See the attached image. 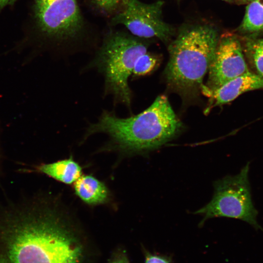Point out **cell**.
<instances>
[{
  "instance_id": "obj_5",
  "label": "cell",
  "mask_w": 263,
  "mask_h": 263,
  "mask_svg": "<svg viewBox=\"0 0 263 263\" xmlns=\"http://www.w3.org/2000/svg\"><path fill=\"white\" fill-rule=\"evenodd\" d=\"M249 169L247 163L238 174L215 181L211 200L194 212L203 216L200 225L208 219L222 217L242 220L256 230L263 231L257 221L258 211L252 201Z\"/></svg>"
},
{
  "instance_id": "obj_14",
  "label": "cell",
  "mask_w": 263,
  "mask_h": 263,
  "mask_svg": "<svg viewBox=\"0 0 263 263\" xmlns=\"http://www.w3.org/2000/svg\"><path fill=\"white\" fill-rule=\"evenodd\" d=\"M158 62L156 56L148 52L138 57L134 65L132 76V78L150 74L156 67Z\"/></svg>"
},
{
  "instance_id": "obj_3",
  "label": "cell",
  "mask_w": 263,
  "mask_h": 263,
  "mask_svg": "<svg viewBox=\"0 0 263 263\" xmlns=\"http://www.w3.org/2000/svg\"><path fill=\"white\" fill-rule=\"evenodd\" d=\"M219 37L217 30L208 25H195L180 32L169 46V59L165 72L172 89L187 95L201 89Z\"/></svg>"
},
{
  "instance_id": "obj_6",
  "label": "cell",
  "mask_w": 263,
  "mask_h": 263,
  "mask_svg": "<svg viewBox=\"0 0 263 263\" xmlns=\"http://www.w3.org/2000/svg\"><path fill=\"white\" fill-rule=\"evenodd\" d=\"M33 19L43 37L58 43L78 39L84 22L76 0H34Z\"/></svg>"
},
{
  "instance_id": "obj_15",
  "label": "cell",
  "mask_w": 263,
  "mask_h": 263,
  "mask_svg": "<svg viewBox=\"0 0 263 263\" xmlns=\"http://www.w3.org/2000/svg\"><path fill=\"white\" fill-rule=\"evenodd\" d=\"M125 0H91L102 13L113 16L122 8Z\"/></svg>"
},
{
  "instance_id": "obj_7",
  "label": "cell",
  "mask_w": 263,
  "mask_h": 263,
  "mask_svg": "<svg viewBox=\"0 0 263 263\" xmlns=\"http://www.w3.org/2000/svg\"><path fill=\"white\" fill-rule=\"evenodd\" d=\"M163 2L145 3L138 0H125L112 19V23L121 24L138 38H156L169 42L173 35L171 26L162 18Z\"/></svg>"
},
{
  "instance_id": "obj_10",
  "label": "cell",
  "mask_w": 263,
  "mask_h": 263,
  "mask_svg": "<svg viewBox=\"0 0 263 263\" xmlns=\"http://www.w3.org/2000/svg\"><path fill=\"white\" fill-rule=\"evenodd\" d=\"M74 190L82 201L91 205L105 203L109 195L105 184L90 175L80 176L74 183Z\"/></svg>"
},
{
  "instance_id": "obj_19",
  "label": "cell",
  "mask_w": 263,
  "mask_h": 263,
  "mask_svg": "<svg viewBox=\"0 0 263 263\" xmlns=\"http://www.w3.org/2000/svg\"><path fill=\"white\" fill-rule=\"evenodd\" d=\"M0 263H8L7 261L2 254H0Z\"/></svg>"
},
{
  "instance_id": "obj_12",
  "label": "cell",
  "mask_w": 263,
  "mask_h": 263,
  "mask_svg": "<svg viewBox=\"0 0 263 263\" xmlns=\"http://www.w3.org/2000/svg\"><path fill=\"white\" fill-rule=\"evenodd\" d=\"M240 28L248 33L263 30V0H253L247 6Z\"/></svg>"
},
{
  "instance_id": "obj_4",
  "label": "cell",
  "mask_w": 263,
  "mask_h": 263,
  "mask_svg": "<svg viewBox=\"0 0 263 263\" xmlns=\"http://www.w3.org/2000/svg\"><path fill=\"white\" fill-rule=\"evenodd\" d=\"M137 38L124 32H111L86 67L102 75L104 95H111L114 105L131 107L132 92L128 80L138 57L147 52V45Z\"/></svg>"
},
{
  "instance_id": "obj_11",
  "label": "cell",
  "mask_w": 263,
  "mask_h": 263,
  "mask_svg": "<svg viewBox=\"0 0 263 263\" xmlns=\"http://www.w3.org/2000/svg\"><path fill=\"white\" fill-rule=\"evenodd\" d=\"M39 171L63 183L71 184L81 176L82 168L72 158L52 163L44 164L38 168Z\"/></svg>"
},
{
  "instance_id": "obj_17",
  "label": "cell",
  "mask_w": 263,
  "mask_h": 263,
  "mask_svg": "<svg viewBox=\"0 0 263 263\" xmlns=\"http://www.w3.org/2000/svg\"><path fill=\"white\" fill-rule=\"evenodd\" d=\"M111 263H129V262L125 255H120L116 257Z\"/></svg>"
},
{
  "instance_id": "obj_16",
  "label": "cell",
  "mask_w": 263,
  "mask_h": 263,
  "mask_svg": "<svg viewBox=\"0 0 263 263\" xmlns=\"http://www.w3.org/2000/svg\"><path fill=\"white\" fill-rule=\"evenodd\" d=\"M145 263H172V262L170 258L167 256L146 252Z\"/></svg>"
},
{
  "instance_id": "obj_13",
  "label": "cell",
  "mask_w": 263,
  "mask_h": 263,
  "mask_svg": "<svg viewBox=\"0 0 263 263\" xmlns=\"http://www.w3.org/2000/svg\"><path fill=\"white\" fill-rule=\"evenodd\" d=\"M244 51L255 73L263 77V38L247 39Z\"/></svg>"
},
{
  "instance_id": "obj_1",
  "label": "cell",
  "mask_w": 263,
  "mask_h": 263,
  "mask_svg": "<svg viewBox=\"0 0 263 263\" xmlns=\"http://www.w3.org/2000/svg\"><path fill=\"white\" fill-rule=\"evenodd\" d=\"M0 224L1 254L8 263H80L82 248L51 209L19 212Z\"/></svg>"
},
{
  "instance_id": "obj_18",
  "label": "cell",
  "mask_w": 263,
  "mask_h": 263,
  "mask_svg": "<svg viewBox=\"0 0 263 263\" xmlns=\"http://www.w3.org/2000/svg\"><path fill=\"white\" fill-rule=\"evenodd\" d=\"M17 0H0V10L13 4Z\"/></svg>"
},
{
  "instance_id": "obj_9",
  "label": "cell",
  "mask_w": 263,
  "mask_h": 263,
  "mask_svg": "<svg viewBox=\"0 0 263 263\" xmlns=\"http://www.w3.org/2000/svg\"><path fill=\"white\" fill-rule=\"evenodd\" d=\"M262 89L263 77L248 71L215 90H208L204 85L201 89L203 94L210 98L206 110V113H208L212 108L230 102L245 92Z\"/></svg>"
},
{
  "instance_id": "obj_8",
  "label": "cell",
  "mask_w": 263,
  "mask_h": 263,
  "mask_svg": "<svg viewBox=\"0 0 263 263\" xmlns=\"http://www.w3.org/2000/svg\"><path fill=\"white\" fill-rule=\"evenodd\" d=\"M241 42L235 35L225 33L219 40L208 70V79L204 86L215 90L247 72Z\"/></svg>"
},
{
  "instance_id": "obj_2",
  "label": "cell",
  "mask_w": 263,
  "mask_h": 263,
  "mask_svg": "<svg viewBox=\"0 0 263 263\" xmlns=\"http://www.w3.org/2000/svg\"><path fill=\"white\" fill-rule=\"evenodd\" d=\"M183 128L168 98L158 96L143 112L126 118L103 110L97 122L87 127L85 138L96 133H104L111 145L131 153H143L159 148L174 139Z\"/></svg>"
}]
</instances>
